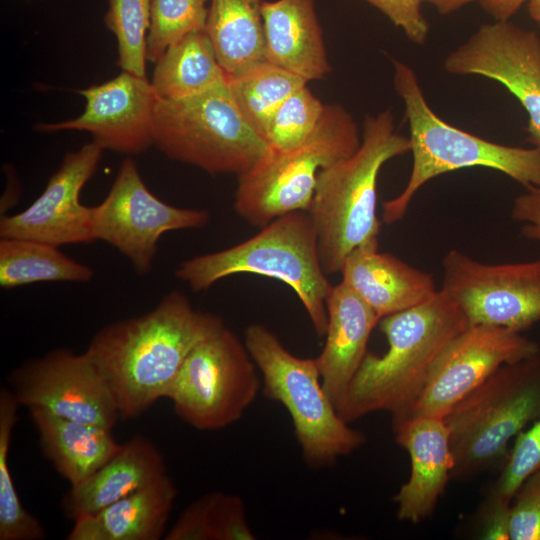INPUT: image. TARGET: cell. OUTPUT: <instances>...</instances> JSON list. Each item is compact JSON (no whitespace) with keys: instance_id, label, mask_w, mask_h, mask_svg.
Listing matches in <instances>:
<instances>
[{"instance_id":"74e56055","label":"cell","mask_w":540,"mask_h":540,"mask_svg":"<svg viewBox=\"0 0 540 540\" xmlns=\"http://www.w3.org/2000/svg\"><path fill=\"white\" fill-rule=\"evenodd\" d=\"M165 540H212L208 521V494L192 502L164 535Z\"/></svg>"},{"instance_id":"3957f363","label":"cell","mask_w":540,"mask_h":540,"mask_svg":"<svg viewBox=\"0 0 540 540\" xmlns=\"http://www.w3.org/2000/svg\"><path fill=\"white\" fill-rule=\"evenodd\" d=\"M359 148L348 158L322 169L308 209L325 273L336 274L356 248L378 241L377 180L382 166L411 150L396 131L394 115H367Z\"/></svg>"},{"instance_id":"e0dca14e","label":"cell","mask_w":540,"mask_h":540,"mask_svg":"<svg viewBox=\"0 0 540 540\" xmlns=\"http://www.w3.org/2000/svg\"><path fill=\"white\" fill-rule=\"evenodd\" d=\"M79 93L84 112L77 118L37 124L39 132L85 131L103 150L136 155L153 145V120L158 97L149 82L123 71L115 78Z\"/></svg>"},{"instance_id":"d6a6232c","label":"cell","mask_w":540,"mask_h":540,"mask_svg":"<svg viewBox=\"0 0 540 540\" xmlns=\"http://www.w3.org/2000/svg\"><path fill=\"white\" fill-rule=\"evenodd\" d=\"M537 471H540V416L515 437L499 476L488 490L512 501L521 484Z\"/></svg>"},{"instance_id":"7402d4cb","label":"cell","mask_w":540,"mask_h":540,"mask_svg":"<svg viewBox=\"0 0 540 540\" xmlns=\"http://www.w3.org/2000/svg\"><path fill=\"white\" fill-rule=\"evenodd\" d=\"M166 472L164 458L146 437L135 435L93 474L71 485L61 501L67 519L96 513Z\"/></svg>"},{"instance_id":"9a60e30c","label":"cell","mask_w":540,"mask_h":540,"mask_svg":"<svg viewBox=\"0 0 540 540\" xmlns=\"http://www.w3.org/2000/svg\"><path fill=\"white\" fill-rule=\"evenodd\" d=\"M444 68L503 85L526 110L528 141L540 150V37L535 32L510 20L483 24L448 54Z\"/></svg>"},{"instance_id":"83f0119b","label":"cell","mask_w":540,"mask_h":540,"mask_svg":"<svg viewBox=\"0 0 540 540\" xmlns=\"http://www.w3.org/2000/svg\"><path fill=\"white\" fill-rule=\"evenodd\" d=\"M308 82L267 61L227 77L231 96L249 126L265 139L268 125L281 104Z\"/></svg>"},{"instance_id":"9c48e42d","label":"cell","mask_w":540,"mask_h":540,"mask_svg":"<svg viewBox=\"0 0 540 540\" xmlns=\"http://www.w3.org/2000/svg\"><path fill=\"white\" fill-rule=\"evenodd\" d=\"M153 145L171 160L210 175L247 172L268 145L237 108L227 82L177 100H157Z\"/></svg>"},{"instance_id":"5bb4252c","label":"cell","mask_w":540,"mask_h":540,"mask_svg":"<svg viewBox=\"0 0 540 540\" xmlns=\"http://www.w3.org/2000/svg\"><path fill=\"white\" fill-rule=\"evenodd\" d=\"M539 350L538 343L521 332L501 326H468L437 358L408 419L419 416L443 419L500 366L525 359Z\"/></svg>"},{"instance_id":"603a6c76","label":"cell","mask_w":540,"mask_h":540,"mask_svg":"<svg viewBox=\"0 0 540 540\" xmlns=\"http://www.w3.org/2000/svg\"><path fill=\"white\" fill-rule=\"evenodd\" d=\"M176 496V486L165 473L102 510L78 518L66 539L158 540Z\"/></svg>"},{"instance_id":"d6986e66","label":"cell","mask_w":540,"mask_h":540,"mask_svg":"<svg viewBox=\"0 0 540 540\" xmlns=\"http://www.w3.org/2000/svg\"><path fill=\"white\" fill-rule=\"evenodd\" d=\"M326 307V341L315 359L323 388L337 408L368 353L369 337L380 318L343 281L332 286Z\"/></svg>"},{"instance_id":"f546056e","label":"cell","mask_w":540,"mask_h":540,"mask_svg":"<svg viewBox=\"0 0 540 540\" xmlns=\"http://www.w3.org/2000/svg\"><path fill=\"white\" fill-rule=\"evenodd\" d=\"M105 23L117 40L119 66L146 78L150 0H108Z\"/></svg>"},{"instance_id":"277c9868","label":"cell","mask_w":540,"mask_h":540,"mask_svg":"<svg viewBox=\"0 0 540 540\" xmlns=\"http://www.w3.org/2000/svg\"><path fill=\"white\" fill-rule=\"evenodd\" d=\"M240 273L273 278L289 286L303 304L316 334L325 336L326 300L333 285L322 266L316 230L307 211L279 216L246 241L194 256L175 270L177 279L193 291L206 290Z\"/></svg>"},{"instance_id":"ac0fdd59","label":"cell","mask_w":540,"mask_h":540,"mask_svg":"<svg viewBox=\"0 0 540 540\" xmlns=\"http://www.w3.org/2000/svg\"><path fill=\"white\" fill-rule=\"evenodd\" d=\"M393 431L411 461L409 480L393 498L397 517L417 524L434 512L451 479L449 430L442 418L419 416L405 420Z\"/></svg>"},{"instance_id":"8992f818","label":"cell","mask_w":540,"mask_h":540,"mask_svg":"<svg viewBox=\"0 0 540 540\" xmlns=\"http://www.w3.org/2000/svg\"><path fill=\"white\" fill-rule=\"evenodd\" d=\"M540 416V350L500 366L443 418L453 457L451 479L502 467L509 442Z\"/></svg>"},{"instance_id":"6da1fadb","label":"cell","mask_w":540,"mask_h":540,"mask_svg":"<svg viewBox=\"0 0 540 540\" xmlns=\"http://www.w3.org/2000/svg\"><path fill=\"white\" fill-rule=\"evenodd\" d=\"M222 325L220 317L196 310L183 293L171 291L149 312L102 327L85 352L121 419H133L166 398L190 351Z\"/></svg>"},{"instance_id":"4fadbf2b","label":"cell","mask_w":540,"mask_h":540,"mask_svg":"<svg viewBox=\"0 0 540 540\" xmlns=\"http://www.w3.org/2000/svg\"><path fill=\"white\" fill-rule=\"evenodd\" d=\"M8 381L19 405L112 430L121 419L104 377L86 352L58 348L13 369Z\"/></svg>"},{"instance_id":"7a4b0ae2","label":"cell","mask_w":540,"mask_h":540,"mask_svg":"<svg viewBox=\"0 0 540 540\" xmlns=\"http://www.w3.org/2000/svg\"><path fill=\"white\" fill-rule=\"evenodd\" d=\"M378 325L388 349L381 356L367 353L336 409L348 423L388 412L394 429L408 419L441 352L469 324L440 289L427 302L385 316Z\"/></svg>"},{"instance_id":"4dcf8cb0","label":"cell","mask_w":540,"mask_h":540,"mask_svg":"<svg viewBox=\"0 0 540 540\" xmlns=\"http://www.w3.org/2000/svg\"><path fill=\"white\" fill-rule=\"evenodd\" d=\"M208 0H150L147 61L156 62L165 50L186 35L205 30Z\"/></svg>"},{"instance_id":"4316f807","label":"cell","mask_w":540,"mask_h":540,"mask_svg":"<svg viewBox=\"0 0 540 540\" xmlns=\"http://www.w3.org/2000/svg\"><path fill=\"white\" fill-rule=\"evenodd\" d=\"M94 271L44 242L0 238V286L12 289L37 282H89Z\"/></svg>"},{"instance_id":"ba28073f","label":"cell","mask_w":540,"mask_h":540,"mask_svg":"<svg viewBox=\"0 0 540 540\" xmlns=\"http://www.w3.org/2000/svg\"><path fill=\"white\" fill-rule=\"evenodd\" d=\"M244 343L262 374L264 395L287 409L310 467L332 465L364 444L365 435L349 426L325 392L315 358L295 356L259 323L245 329Z\"/></svg>"},{"instance_id":"52a82bcc","label":"cell","mask_w":540,"mask_h":540,"mask_svg":"<svg viewBox=\"0 0 540 540\" xmlns=\"http://www.w3.org/2000/svg\"><path fill=\"white\" fill-rule=\"evenodd\" d=\"M361 139L345 108L325 105L317 127L305 141L284 150L268 147L253 167L238 176L236 213L262 228L284 214L308 211L319 172L351 156Z\"/></svg>"},{"instance_id":"8fae6325","label":"cell","mask_w":540,"mask_h":540,"mask_svg":"<svg viewBox=\"0 0 540 540\" xmlns=\"http://www.w3.org/2000/svg\"><path fill=\"white\" fill-rule=\"evenodd\" d=\"M209 221L210 214L204 209L179 208L161 201L147 188L129 157L122 162L105 199L92 206L94 241L117 249L139 275L151 271L164 233L202 228Z\"/></svg>"},{"instance_id":"5b68a950","label":"cell","mask_w":540,"mask_h":540,"mask_svg":"<svg viewBox=\"0 0 540 540\" xmlns=\"http://www.w3.org/2000/svg\"><path fill=\"white\" fill-rule=\"evenodd\" d=\"M393 83L402 99L410 130L413 163L404 189L383 204V222L400 221L429 180L462 168L497 170L528 188H540V150L495 143L456 128L428 105L415 72L394 61Z\"/></svg>"},{"instance_id":"30bf717a","label":"cell","mask_w":540,"mask_h":540,"mask_svg":"<svg viewBox=\"0 0 540 540\" xmlns=\"http://www.w3.org/2000/svg\"><path fill=\"white\" fill-rule=\"evenodd\" d=\"M260 384L245 343L224 324L190 351L166 398L188 425L214 431L242 417Z\"/></svg>"},{"instance_id":"484cf974","label":"cell","mask_w":540,"mask_h":540,"mask_svg":"<svg viewBox=\"0 0 540 540\" xmlns=\"http://www.w3.org/2000/svg\"><path fill=\"white\" fill-rule=\"evenodd\" d=\"M155 63L151 84L159 99L195 96L227 82L205 30L192 32L172 44Z\"/></svg>"},{"instance_id":"cb8c5ba5","label":"cell","mask_w":540,"mask_h":540,"mask_svg":"<svg viewBox=\"0 0 540 540\" xmlns=\"http://www.w3.org/2000/svg\"><path fill=\"white\" fill-rule=\"evenodd\" d=\"M28 410L43 455L70 485L88 478L121 445L110 429L65 419L40 408Z\"/></svg>"},{"instance_id":"d4e9b609","label":"cell","mask_w":540,"mask_h":540,"mask_svg":"<svg viewBox=\"0 0 540 540\" xmlns=\"http://www.w3.org/2000/svg\"><path fill=\"white\" fill-rule=\"evenodd\" d=\"M262 0H211L205 31L227 77L265 61Z\"/></svg>"},{"instance_id":"7c38bea8","label":"cell","mask_w":540,"mask_h":540,"mask_svg":"<svg viewBox=\"0 0 540 540\" xmlns=\"http://www.w3.org/2000/svg\"><path fill=\"white\" fill-rule=\"evenodd\" d=\"M441 290L469 326H501L522 332L540 322V259L485 264L452 249L442 260Z\"/></svg>"},{"instance_id":"836d02e7","label":"cell","mask_w":540,"mask_h":540,"mask_svg":"<svg viewBox=\"0 0 540 540\" xmlns=\"http://www.w3.org/2000/svg\"><path fill=\"white\" fill-rule=\"evenodd\" d=\"M208 521L213 540H253L243 500L231 494H208Z\"/></svg>"},{"instance_id":"f1b7e54d","label":"cell","mask_w":540,"mask_h":540,"mask_svg":"<svg viewBox=\"0 0 540 540\" xmlns=\"http://www.w3.org/2000/svg\"><path fill=\"white\" fill-rule=\"evenodd\" d=\"M10 389L0 390V540H42L46 531L22 505L8 464L19 407Z\"/></svg>"},{"instance_id":"b9f144b4","label":"cell","mask_w":540,"mask_h":540,"mask_svg":"<svg viewBox=\"0 0 540 540\" xmlns=\"http://www.w3.org/2000/svg\"><path fill=\"white\" fill-rule=\"evenodd\" d=\"M530 17L540 26V0H528Z\"/></svg>"},{"instance_id":"e575fe53","label":"cell","mask_w":540,"mask_h":540,"mask_svg":"<svg viewBox=\"0 0 540 540\" xmlns=\"http://www.w3.org/2000/svg\"><path fill=\"white\" fill-rule=\"evenodd\" d=\"M510 540H540V471L530 475L512 499Z\"/></svg>"},{"instance_id":"f35d334b","label":"cell","mask_w":540,"mask_h":540,"mask_svg":"<svg viewBox=\"0 0 540 540\" xmlns=\"http://www.w3.org/2000/svg\"><path fill=\"white\" fill-rule=\"evenodd\" d=\"M511 218L522 224L526 239L540 242V188H528L514 199Z\"/></svg>"},{"instance_id":"8d00e7d4","label":"cell","mask_w":540,"mask_h":540,"mask_svg":"<svg viewBox=\"0 0 540 540\" xmlns=\"http://www.w3.org/2000/svg\"><path fill=\"white\" fill-rule=\"evenodd\" d=\"M511 502L487 490V494L476 513L477 538L510 540Z\"/></svg>"},{"instance_id":"ffe728a7","label":"cell","mask_w":540,"mask_h":540,"mask_svg":"<svg viewBox=\"0 0 540 540\" xmlns=\"http://www.w3.org/2000/svg\"><path fill=\"white\" fill-rule=\"evenodd\" d=\"M342 281L381 319L433 298L434 278L389 253L378 251V241L359 246L345 259Z\"/></svg>"},{"instance_id":"2e32d148","label":"cell","mask_w":540,"mask_h":540,"mask_svg":"<svg viewBox=\"0 0 540 540\" xmlns=\"http://www.w3.org/2000/svg\"><path fill=\"white\" fill-rule=\"evenodd\" d=\"M103 149L95 142L66 154L43 192L25 210L2 215L0 238L30 239L56 247L94 241L92 207L79 200Z\"/></svg>"},{"instance_id":"1f68e13d","label":"cell","mask_w":540,"mask_h":540,"mask_svg":"<svg viewBox=\"0 0 540 540\" xmlns=\"http://www.w3.org/2000/svg\"><path fill=\"white\" fill-rule=\"evenodd\" d=\"M325 105L307 84L293 92L273 115L265 141L273 149H289L305 141L317 127Z\"/></svg>"},{"instance_id":"60d3db41","label":"cell","mask_w":540,"mask_h":540,"mask_svg":"<svg viewBox=\"0 0 540 540\" xmlns=\"http://www.w3.org/2000/svg\"><path fill=\"white\" fill-rule=\"evenodd\" d=\"M477 1L480 2V0H424V2L432 4L441 14L456 12L462 7Z\"/></svg>"},{"instance_id":"d590c367","label":"cell","mask_w":540,"mask_h":540,"mask_svg":"<svg viewBox=\"0 0 540 540\" xmlns=\"http://www.w3.org/2000/svg\"><path fill=\"white\" fill-rule=\"evenodd\" d=\"M376 7L414 44L427 40L429 25L421 11L424 0H364Z\"/></svg>"},{"instance_id":"44dd1931","label":"cell","mask_w":540,"mask_h":540,"mask_svg":"<svg viewBox=\"0 0 540 540\" xmlns=\"http://www.w3.org/2000/svg\"><path fill=\"white\" fill-rule=\"evenodd\" d=\"M262 17L265 61L307 82L331 71L314 0L263 1Z\"/></svg>"},{"instance_id":"ab89813d","label":"cell","mask_w":540,"mask_h":540,"mask_svg":"<svg viewBox=\"0 0 540 540\" xmlns=\"http://www.w3.org/2000/svg\"><path fill=\"white\" fill-rule=\"evenodd\" d=\"M528 0H480L484 10L496 21H508Z\"/></svg>"}]
</instances>
